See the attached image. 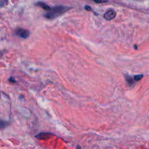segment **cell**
Segmentation results:
<instances>
[{"instance_id": "6da1fadb", "label": "cell", "mask_w": 149, "mask_h": 149, "mask_svg": "<svg viewBox=\"0 0 149 149\" xmlns=\"http://www.w3.org/2000/svg\"><path fill=\"white\" fill-rule=\"evenodd\" d=\"M69 9H71V7H65V6H56V7L51 8L48 11V13L44 15V17L49 19V20H52V19L56 18L57 17H59L63 13H66L67 11L69 10Z\"/></svg>"}, {"instance_id": "5b68a950", "label": "cell", "mask_w": 149, "mask_h": 149, "mask_svg": "<svg viewBox=\"0 0 149 149\" xmlns=\"http://www.w3.org/2000/svg\"><path fill=\"white\" fill-rule=\"evenodd\" d=\"M35 5L38 6V7H42L43 10H47V11H49V10L51 9V7H49L48 4H47L46 3H45V2H42V1H39V2L36 3V4H35Z\"/></svg>"}, {"instance_id": "ba28073f", "label": "cell", "mask_w": 149, "mask_h": 149, "mask_svg": "<svg viewBox=\"0 0 149 149\" xmlns=\"http://www.w3.org/2000/svg\"><path fill=\"white\" fill-rule=\"evenodd\" d=\"M7 2H8V0H0V8L7 5Z\"/></svg>"}, {"instance_id": "9c48e42d", "label": "cell", "mask_w": 149, "mask_h": 149, "mask_svg": "<svg viewBox=\"0 0 149 149\" xmlns=\"http://www.w3.org/2000/svg\"><path fill=\"white\" fill-rule=\"evenodd\" d=\"M143 77V74H140V75L134 76L133 79L135 81H140V80H141Z\"/></svg>"}, {"instance_id": "52a82bcc", "label": "cell", "mask_w": 149, "mask_h": 149, "mask_svg": "<svg viewBox=\"0 0 149 149\" xmlns=\"http://www.w3.org/2000/svg\"><path fill=\"white\" fill-rule=\"evenodd\" d=\"M7 125H8V123H7V122H4V121L2 120H0V130L4 129V128L6 127Z\"/></svg>"}, {"instance_id": "3957f363", "label": "cell", "mask_w": 149, "mask_h": 149, "mask_svg": "<svg viewBox=\"0 0 149 149\" xmlns=\"http://www.w3.org/2000/svg\"><path fill=\"white\" fill-rule=\"evenodd\" d=\"M116 15V13L115 10H112V9H110L108 11L106 12V13L104 14V18L107 20H111L112 19L114 18Z\"/></svg>"}, {"instance_id": "8fae6325", "label": "cell", "mask_w": 149, "mask_h": 149, "mask_svg": "<svg viewBox=\"0 0 149 149\" xmlns=\"http://www.w3.org/2000/svg\"><path fill=\"white\" fill-rule=\"evenodd\" d=\"M84 8H85V10H88V11H93V9H92L90 7H89V6H85Z\"/></svg>"}, {"instance_id": "277c9868", "label": "cell", "mask_w": 149, "mask_h": 149, "mask_svg": "<svg viewBox=\"0 0 149 149\" xmlns=\"http://www.w3.org/2000/svg\"><path fill=\"white\" fill-rule=\"evenodd\" d=\"M52 135V134L48 133V132H42V133L36 135V138L40 140H45V139H48V138H49Z\"/></svg>"}, {"instance_id": "8992f818", "label": "cell", "mask_w": 149, "mask_h": 149, "mask_svg": "<svg viewBox=\"0 0 149 149\" xmlns=\"http://www.w3.org/2000/svg\"><path fill=\"white\" fill-rule=\"evenodd\" d=\"M125 78H126V81H127L128 84H130V85H132V84L134 83V79L132 78V77H131L130 76H128V75H125Z\"/></svg>"}, {"instance_id": "7a4b0ae2", "label": "cell", "mask_w": 149, "mask_h": 149, "mask_svg": "<svg viewBox=\"0 0 149 149\" xmlns=\"http://www.w3.org/2000/svg\"><path fill=\"white\" fill-rule=\"evenodd\" d=\"M15 34L17 35V36H18L19 37L22 38V39H27L29 36L30 32L28 30H26V29H17V30L15 31Z\"/></svg>"}, {"instance_id": "30bf717a", "label": "cell", "mask_w": 149, "mask_h": 149, "mask_svg": "<svg viewBox=\"0 0 149 149\" xmlns=\"http://www.w3.org/2000/svg\"><path fill=\"white\" fill-rule=\"evenodd\" d=\"M92 1H95V3H105L107 2L108 0H92Z\"/></svg>"}]
</instances>
